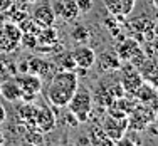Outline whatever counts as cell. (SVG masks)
<instances>
[{
  "instance_id": "cell-10",
  "label": "cell",
  "mask_w": 158,
  "mask_h": 146,
  "mask_svg": "<svg viewBox=\"0 0 158 146\" xmlns=\"http://www.w3.org/2000/svg\"><path fill=\"white\" fill-rule=\"evenodd\" d=\"M104 7L113 17H126L133 12L136 0H103Z\"/></svg>"
},
{
  "instance_id": "cell-17",
  "label": "cell",
  "mask_w": 158,
  "mask_h": 146,
  "mask_svg": "<svg viewBox=\"0 0 158 146\" xmlns=\"http://www.w3.org/2000/svg\"><path fill=\"white\" fill-rule=\"evenodd\" d=\"M79 15V9H77V3L76 0H62V12L61 17L67 22H73L76 20V17Z\"/></svg>"
},
{
  "instance_id": "cell-1",
  "label": "cell",
  "mask_w": 158,
  "mask_h": 146,
  "mask_svg": "<svg viewBox=\"0 0 158 146\" xmlns=\"http://www.w3.org/2000/svg\"><path fill=\"white\" fill-rule=\"evenodd\" d=\"M79 86V77L76 76L74 71H59L51 76L47 87H46V101L49 106L64 109L71 97L74 96Z\"/></svg>"
},
{
  "instance_id": "cell-23",
  "label": "cell",
  "mask_w": 158,
  "mask_h": 146,
  "mask_svg": "<svg viewBox=\"0 0 158 146\" xmlns=\"http://www.w3.org/2000/svg\"><path fill=\"white\" fill-rule=\"evenodd\" d=\"M10 5H12V0H0V10H2V12L9 10Z\"/></svg>"
},
{
  "instance_id": "cell-3",
  "label": "cell",
  "mask_w": 158,
  "mask_h": 146,
  "mask_svg": "<svg viewBox=\"0 0 158 146\" xmlns=\"http://www.w3.org/2000/svg\"><path fill=\"white\" fill-rule=\"evenodd\" d=\"M156 111L148 104H136L131 109V113L128 114V128L133 131H143L146 129V126H150V123L155 121Z\"/></svg>"
},
{
  "instance_id": "cell-6",
  "label": "cell",
  "mask_w": 158,
  "mask_h": 146,
  "mask_svg": "<svg viewBox=\"0 0 158 146\" xmlns=\"http://www.w3.org/2000/svg\"><path fill=\"white\" fill-rule=\"evenodd\" d=\"M119 71H121V81H119V84L123 86L125 92H128V94H133V92L140 87V84L143 82L141 74L138 72V69L133 64L121 66V67H119Z\"/></svg>"
},
{
  "instance_id": "cell-31",
  "label": "cell",
  "mask_w": 158,
  "mask_h": 146,
  "mask_svg": "<svg viewBox=\"0 0 158 146\" xmlns=\"http://www.w3.org/2000/svg\"><path fill=\"white\" fill-rule=\"evenodd\" d=\"M156 91H158V89H156Z\"/></svg>"
},
{
  "instance_id": "cell-9",
  "label": "cell",
  "mask_w": 158,
  "mask_h": 146,
  "mask_svg": "<svg viewBox=\"0 0 158 146\" xmlns=\"http://www.w3.org/2000/svg\"><path fill=\"white\" fill-rule=\"evenodd\" d=\"M71 54H73V59H74V62H76V67H82V69L89 71L93 66L96 64V52H94V49H91L89 46H86V44L77 46Z\"/></svg>"
},
{
  "instance_id": "cell-15",
  "label": "cell",
  "mask_w": 158,
  "mask_h": 146,
  "mask_svg": "<svg viewBox=\"0 0 158 146\" xmlns=\"http://www.w3.org/2000/svg\"><path fill=\"white\" fill-rule=\"evenodd\" d=\"M138 67H140V74H141L143 81H146L158 87V61L145 59Z\"/></svg>"
},
{
  "instance_id": "cell-22",
  "label": "cell",
  "mask_w": 158,
  "mask_h": 146,
  "mask_svg": "<svg viewBox=\"0 0 158 146\" xmlns=\"http://www.w3.org/2000/svg\"><path fill=\"white\" fill-rule=\"evenodd\" d=\"M52 10H54V15L56 17H61V12H62V0H56L54 3H52Z\"/></svg>"
},
{
  "instance_id": "cell-14",
  "label": "cell",
  "mask_w": 158,
  "mask_h": 146,
  "mask_svg": "<svg viewBox=\"0 0 158 146\" xmlns=\"http://www.w3.org/2000/svg\"><path fill=\"white\" fill-rule=\"evenodd\" d=\"M96 61H98L99 69L101 71H106V72H110V71H116V69L121 67V59H119L118 54L113 52V51H104L99 57H96Z\"/></svg>"
},
{
  "instance_id": "cell-5",
  "label": "cell",
  "mask_w": 158,
  "mask_h": 146,
  "mask_svg": "<svg viewBox=\"0 0 158 146\" xmlns=\"http://www.w3.org/2000/svg\"><path fill=\"white\" fill-rule=\"evenodd\" d=\"M15 81L22 91V97L25 103H32L35 99V96L40 94L42 89V77H39L37 74L32 72H24V74H17Z\"/></svg>"
},
{
  "instance_id": "cell-8",
  "label": "cell",
  "mask_w": 158,
  "mask_h": 146,
  "mask_svg": "<svg viewBox=\"0 0 158 146\" xmlns=\"http://www.w3.org/2000/svg\"><path fill=\"white\" fill-rule=\"evenodd\" d=\"M34 123H35L37 129L40 131V134H46L49 131H52L56 126V114L52 113V107L49 106L37 107L35 116H34Z\"/></svg>"
},
{
  "instance_id": "cell-27",
  "label": "cell",
  "mask_w": 158,
  "mask_h": 146,
  "mask_svg": "<svg viewBox=\"0 0 158 146\" xmlns=\"http://www.w3.org/2000/svg\"><path fill=\"white\" fill-rule=\"evenodd\" d=\"M153 5H155L156 9H158V0H153Z\"/></svg>"
},
{
  "instance_id": "cell-13",
  "label": "cell",
  "mask_w": 158,
  "mask_h": 146,
  "mask_svg": "<svg viewBox=\"0 0 158 146\" xmlns=\"http://www.w3.org/2000/svg\"><path fill=\"white\" fill-rule=\"evenodd\" d=\"M0 96L3 97L5 101H9V103H17L19 99L22 97V91L20 87H19L15 77H9L7 81L2 82V89H0Z\"/></svg>"
},
{
  "instance_id": "cell-30",
  "label": "cell",
  "mask_w": 158,
  "mask_h": 146,
  "mask_svg": "<svg viewBox=\"0 0 158 146\" xmlns=\"http://www.w3.org/2000/svg\"><path fill=\"white\" fill-rule=\"evenodd\" d=\"M0 89H2V82H0Z\"/></svg>"
},
{
  "instance_id": "cell-26",
  "label": "cell",
  "mask_w": 158,
  "mask_h": 146,
  "mask_svg": "<svg viewBox=\"0 0 158 146\" xmlns=\"http://www.w3.org/2000/svg\"><path fill=\"white\" fill-rule=\"evenodd\" d=\"M3 143H5V136H3V131L0 129V146H2Z\"/></svg>"
},
{
  "instance_id": "cell-2",
  "label": "cell",
  "mask_w": 158,
  "mask_h": 146,
  "mask_svg": "<svg viewBox=\"0 0 158 146\" xmlns=\"http://www.w3.org/2000/svg\"><path fill=\"white\" fill-rule=\"evenodd\" d=\"M93 101H94V97H93L91 91L88 87L77 86L76 92L71 97V101L67 103L66 107L76 116L79 123H86L91 118V113H93Z\"/></svg>"
},
{
  "instance_id": "cell-20",
  "label": "cell",
  "mask_w": 158,
  "mask_h": 146,
  "mask_svg": "<svg viewBox=\"0 0 158 146\" xmlns=\"http://www.w3.org/2000/svg\"><path fill=\"white\" fill-rule=\"evenodd\" d=\"M76 3H77L79 12H82V14L91 12V9H93V0H76Z\"/></svg>"
},
{
  "instance_id": "cell-24",
  "label": "cell",
  "mask_w": 158,
  "mask_h": 146,
  "mask_svg": "<svg viewBox=\"0 0 158 146\" xmlns=\"http://www.w3.org/2000/svg\"><path fill=\"white\" fill-rule=\"evenodd\" d=\"M5 119H7V111H5V107H3V104L0 103V124H3Z\"/></svg>"
},
{
  "instance_id": "cell-18",
  "label": "cell",
  "mask_w": 158,
  "mask_h": 146,
  "mask_svg": "<svg viewBox=\"0 0 158 146\" xmlns=\"http://www.w3.org/2000/svg\"><path fill=\"white\" fill-rule=\"evenodd\" d=\"M71 35H73V39L76 40V42H81V44L88 42V40L91 39V32H89V29L86 27V25H82V24L76 25V27L73 29V32H71Z\"/></svg>"
},
{
  "instance_id": "cell-28",
  "label": "cell",
  "mask_w": 158,
  "mask_h": 146,
  "mask_svg": "<svg viewBox=\"0 0 158 146\" xmlns=\"http://www.w3.org/2000/svg\"><path fill=\"white\" fill-rule=\"evenodd\" d=\"M155 116H156V119H158V107H156V114Z\"/></svg>"
},
{
  "instance_id": "cell-11",
  "label": "cell",
  "mask_w": 158,
  "mask_h": 146,
  "mask_svg": "<svg viewBox=\"0 0 158 146\" xmlns=\"http://www.w3.org/2000/svg\"><path fill=\"white\" fill-rule=\"evenodd\" d=\"M133 94H135V97H136L140 103L148 104V106H152L153 109L156 111V107H158V91L150 84V82L143 81L140 84V87H138Z\"/></svg>"
},
{
  "instance_id": "cell-7",
  "label": "cell",
  "mask_w": 158,
  "mask_h": 146,
  "mask_svg": "<svg viewBox=\"0 0 158 146\" xmlns=\"http://www.w3.org/2000/svg\"><path fill=\"white\" fill-rule=\"evenodd\" d=\"M128 129V118H116V116H110L106 121L103 123V131L108 134V138L113 143H118L123 136L126 134Z\"/></svg>"
},
{
  "instance_id": "cell-21",
  "label": "cell",
  "mask_w": 158,
  "mask_h": 146,
  "mask_svg": "<svg viewBox=\"0 0 158 146\" xmlns=\"http://www.w3.org/2000/svg\"><path fill=\"white\" fill-rule=\"evenodd\" d=\"M64 119H66V124H67V126H71V128H76V126L79 124V121L76 119V116L71 113L69 109H67V114H66V118H64Z\"/></svg>"
},
{
  "instance_id": "cell-19",
  "label": "cell",
  "mask_w": 158,
  "mask_h": 146,
  "mask_svg": "<svg viewBox=\"0 0 158 146\" xmlns=\"http://www.w3.org/2000/svg\"><path fill=\"white\" fill-rule=\"evenodd\" d=\"M57 64L61 67V71H76V62H74L71 52H62L61 57L57 59Z\"/></svg>"
},
{
  "instance_id": "cell-16",
  "label": "cell",
  "mask_w": 158,
  "mask_h": 146,
  "mask_svg": "<svg viewBox=\"0 0 158 146\" xmlns=\"http://www.w3.org/2000/svg\"><path fill=\"white\" fill-rule=\"evenodd\" d=\"M29 62V72L37 74L39 77H46V76H52V64H49L47 61H42L39 57H32Z\"/></svg>"
},
{
  "instance_id": "cell-29",
  "label": "cell",
  "mask_w": 158,
  "mask_h": 146,
  "mask_svg": "<svg viewBox=\"0 0 158 146\" xmlns=\"http://www.w3.org/2000/svg\"><path fill=\"white\" fill-rule=\"evenodd\" d=\"M27 2H35V0H27Z\"/></svg>"
},
{
  "instance_id": "cell-12",
  "label": "cell",
  "mask_w": 158,
  "mask_h": 146,
  "mask_svg": "<svg viewBox=\"0 0 158 146\" xmlns=\"http://www.w3.org/2000/svg\"><path fill=\"white\" fill-rule=\"evenodd\" d=\"M54 18H56L54 10H52V7L49 5V3H40V5H37L32 12V20L35 22L40 29L52 25L54 24Z\"/></svg>"
},
{
  "instance_id": "cell-4",
  "label": "cell",
  "mask_w": 158,
  "mask_h": 146,
  "mask_svg": "<svg viewBox=\"0 0 158 146\" xmlns=\"http://www.w3.org/2000/svg\"><path fill=\"white\" fill-rule=\"evenodd\" d=\"M22 29L15 22H5L0 27V52L9 54V52L15 51L20 46L22 39Z\"/></svg>"
},
{
  "instance_id": "cell-25",
  "label": "cell",
  "mask_w": 158,
  "mask_h": 146,
  "mask_svg": "<svg viewBox=\"0 0 158 146\" xmlns=\"http://www.w3.org/2000/svg\"><path fill=\"white\" fill-rule=\"evenodd\" d=\"M5 22H7V14L0 10V27H2V25L5 24Z\"/></svg>"
}]
</instances>
